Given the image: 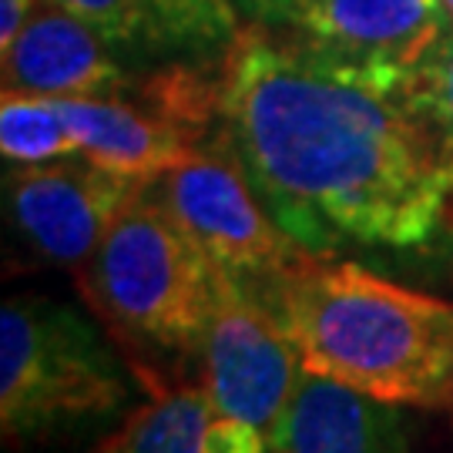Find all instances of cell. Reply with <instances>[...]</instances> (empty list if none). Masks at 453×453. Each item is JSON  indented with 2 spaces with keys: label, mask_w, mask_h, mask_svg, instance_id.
I'll use <instances>...</instances> for the list:
<instances>
[{
  "label": "cell",
  "mask_w": 453,
  "mask_h": 453,
  "mask_svg": "<svg viewBox=\"0 0 453 453\" xmlns=\"http://www.w3.org/2000/svg\"><path fill=\"white\" fill-rule=\"evenodd\" d=\"M219 121L273 219L306 252L420 249L453 222V188L406 71L329 58L242 27L219 74Z\"/></svg>",
  "instance_id": "cell-1"
},
{
  "label": "cell",
  "mask_w": 453,
  "mask_h": 453,
  "mask_svg": "<svg viewBox=\"0 0 453 453\" xmlns=\"http://www.w3.org/2000/svg\"><path fill=\"white\" fill-rule=\"evenodd\" d=\"M265 306L306 372L376 400L423 410L453 403V303L396 286L353 262H299L265 279Z\"/></svg>",
  "instance_id": "cell-2"
},
{
  "label": "cell",
  "mask_w": 453,
  "mask_h": 453,
  "mask_svg": "<svg viewBox=\"0 0 453 453\" xmlns=\"http://www.w3.org/2000/svg\"><path fill=\"white\" fill-rule=\"evenodd\" d=\"M128 376L74 309L14 296L0 309V430L7 440L50 437L114 417Z\"/></svg>",
  "instance_id": "cell-3"
},
{
  "label": "cell",
  "mask_w": 453,
  "mask_h": 453,
  "mask_svg": "<svg viewBox=\"0 0 453 453\" xmlns=\"http://www.w3.org/2000/svg\"><path fill=\"white\" fill-rule=\"evenodd\" d=\"M215 286L219 265L165 209L151 181L131 195L91 256L97 306L158 349L202 346Z\"/></svg>",
  "instance_id": "cell-4"
},
{
  "label": "cell",
  "mask_w": 453,
  "mask_h": 453,
  "mask_svg": "<svg viewBox=\"0 0 453 453\" xmlns=\"http://www.w3.org/2000/svg\"><path fill=\"white\" fill-rule=\"evenodd\" d=\"M165 209L202 245L219 269L235 279H275L312 252L292 239L265 209L226 131L151 181Z\"/></svg>",
  "instance_id": "cell-5"
},
{
  "label": "cell",
  "mask_w": 453,
  "mask_h": 453,
  "mask_svg": "<svg viewBox=\"0 0 453 453\" xmlns=\"http://www.w3.org/2000/svg\"><path fill=\"white\" fill-rule=\"evenodd\" d=\"M198 349L211 417L252 423L273 443L306 366L265 299H256L226 269H219L215 306Z\"/></svg>",
  "instance_id": "cell-6"
},
{
  "label": "cell",
  "mask_w": 453,
  "mask_h": 453,
  "mask_svg": "<svg viewBox=\"0 0 453 453\" xmlns=\"http://www.w3.org/2000/svg\"><path fill=\"white\" fill-rule=\"evenodd\" d=\"M145 181L101 168L84 155L14 165L4 179L7 209L20 235L58 265L91 262L118 211Z\"/></svg>",
  "instance_id": "cell-7"
},
{
  "label": "cell",
  "mask_w": 453,
  "mask_h": 453,
  "mask_svg": "<svg viewBox=\"0 0 453 453\" xmlns=\"http://www.w3.org/2000/svg\"><path fill=\"white\" fill-rule=\"evenodd\" d=\"M289 34L370 71H410L447 31L437 0H296Z\"/></svg>",
  "instance_id": "cell-8"
},
{
  "label": "cell",
  "mask_w": 453,
  "mask_h": 453,
  "mask_svg": "<svg viewBox=\"0 0 453 453\" xmlns=\"http://www.w3.org/2000/svg\"><path fill=\"white\" fill-rule=\"evenodd\" d=\"M111 50L95 27L41 0L27 27L4 48V95H121L131 81L114 65Z\"/></svg>",
  "instance_id": "cell-9"
},
{
  "label": "cell",
  "mask_w": 453,
  "mask_h": 453,
  "mask_svg": "<svg viewBox=\"0 0 453 453\" xmlns=\"http://www.w3.org/2000/svg\"><path fill=\"white\" fill-rule=\"evenodd\" d=\"M403 410L306 372L273 437V453H406Z\"/></svg>",
  "instance_id": "cell-10"
},
{
  "label": "cell",
  "mask_w": 453,
  "mask_h": 453,
  "mask_svg": "<svg viewBox=\"0 0 453 453\" xmlns=\"http://www.w3.org/2000/svg\"><path fill=\"white\" fill-rule=\"evenodd\" d=\"M65 114L78 151L101 168L138 181H155L195 151L198 138L162 118L151 108H138L121 95L54 97ZM205 142V138H202Z\"/></svg>",
  "instance_id": "cell-11"
},
{
  "label": "cell",
  "mask_w": 453,
  "mask_h": 453,
  "mask_svg": "<svg viewBox=\"0 0 453 453\" xmlns=\"http://www.w3.org/2000/svg\"><path fill=\"white\" fill-rule=\"evenodd\" d=\"M211 403L198 389H179L142 406L101 453H202Z\"/></svg>",
  "instance_id": "cell-12"
},
{
  "label": "cell",
  "mask_w": 453,
  "mask_h": 453,
  "mask_svg": "<svg viewBox=\"0 0 453 453\" xmlns=\"http://www.w3.org/2000/svg\"><path fill=\"white\" fill-rule=\"evenodd\" d=\"M0 151L11 165H44L81 155L54 97L4 95Z\"/></svg>",
  "instance_id": "cell-13"
},
{
  "label": "cell",
  "mask_w": 453,
  "mask_h": 453,
  "mask_svg": "<svg viewBox=\"0 0 453 453\" xmlns=\"http://www.w3.org/2000/svg\"><path fill=\"white\" fill-rule=\"evenodd\" d=\"M406 91L437 142L440 162L453 188V27L440 34L420 61L406 71Z\"/></svg>",
  "instance_id": "cell-14"
},
{
  "label": "cell",
  "mask_w": 453,
  "mask_h": 453,
  "mask_svg": "<svg viewBox=\"0 0 453 453\" xmlns=\"http://www.w3.org/2000/svg\"><path fill=\"white\" fill-rule=\"evenodd\" d=\"M95 27L114 50L168 44L155 0H44Z\"/></svg>",
  "instance_id": "cell-15"
},
{
  "label": "cell",
  "mask_w": 453,
  "mask_h": 453,
  "mask_svg": "<svg viewBox=\"0 0 453 453\" xmlns=\"http://www.w3.org/2000/svg\"><path fill=\"white\" fill-rule=\"evenodd\" d=\"M158 17L168 44L179 48H209V44H222L232 41L242 31L235 17L219 11L211 0H155Z\"/></svg>",
  "instance_id": "cell-16"
},
{
  "label": "cell",
  "mask_w": 453,
  "mask_h": 453,
  "mask_svg": "<svg viewBox=\"0 0 453 453\" xmlns=\"http://www.w3.org/2000/svg\"><path fill=\"white\" fill-rule=\"evenodd\" d=\"M34 11H37V0H0V50L14 44Z\"/></svg>",
  "instance_id": "cell-17"
},
{
  "label": "cell",
  "mask_w": 453,
  "mask_h": 453,
  "mask_svg": "<svg viewBox=\"0 0 453 453\" xmlns=\"http://www.w3.org/2000/svg\"><path fill=\"white\" fill-rule=\"evenodd\" d=\"M296 0H249V17L259 24H282Z\"/></svg>",
  "instance_id": "cell-18"
},
{
  "label": "cell",
  "mask_w": 453,
  "mask_h": 453,
  "mask_svg": "<svg viewBox=\"0 0 453 453\" xmlns=\"http://www.w3.org/2000/svg\"><path fill=\"white\" fill-rule=\"evenodd\" d=\"M219 11H226L228 17H235V20H242L249 17V0H211Z\"/></svg>",
  "instance_id": "cell-19"
},
{
  "label": "cell",
  "mask_w": 453,
  "mask_h": 453,
  "mask_svg": "<svg viewBox=\"0 0 453 453\" xmlns=\"http://www.w3.org/2000/svg\"><path fill=\"white\" fill-rule=\"evenodd\" d=\"M440 11H443V17H447V24L453 27V0H437Z\"/></svg>",
  "instance_id": "cell-20"
},
{
  "label": "cell",
  "mask_w": 453,
  "mask_h": 453,
  "mask_svg": "<svg viewBox=\"0 0 453 453\" xmlns=\"http://www.w3.org/2000/svg\"><path fill=\"white\" fill-rule=\"evenodd\" d=\"M450 413H453V403H450Z\"/></svg>",
  "instance_id": "cell-21"
},
{
  "label": "cell",
  "mask_w": 453,
  "mask_h": 453,
  "mask_svg": "<svg viewBox=\"0 0 453 453\" xmlns=\"http://www.w3.org/2000/svg\"><path fill=\"white\" fill-rule=\"evenodd\" d=\"M269 453H273V450H269Z\"/></svg>",
  "instance_id": "cell-22"
}]
</instances>
